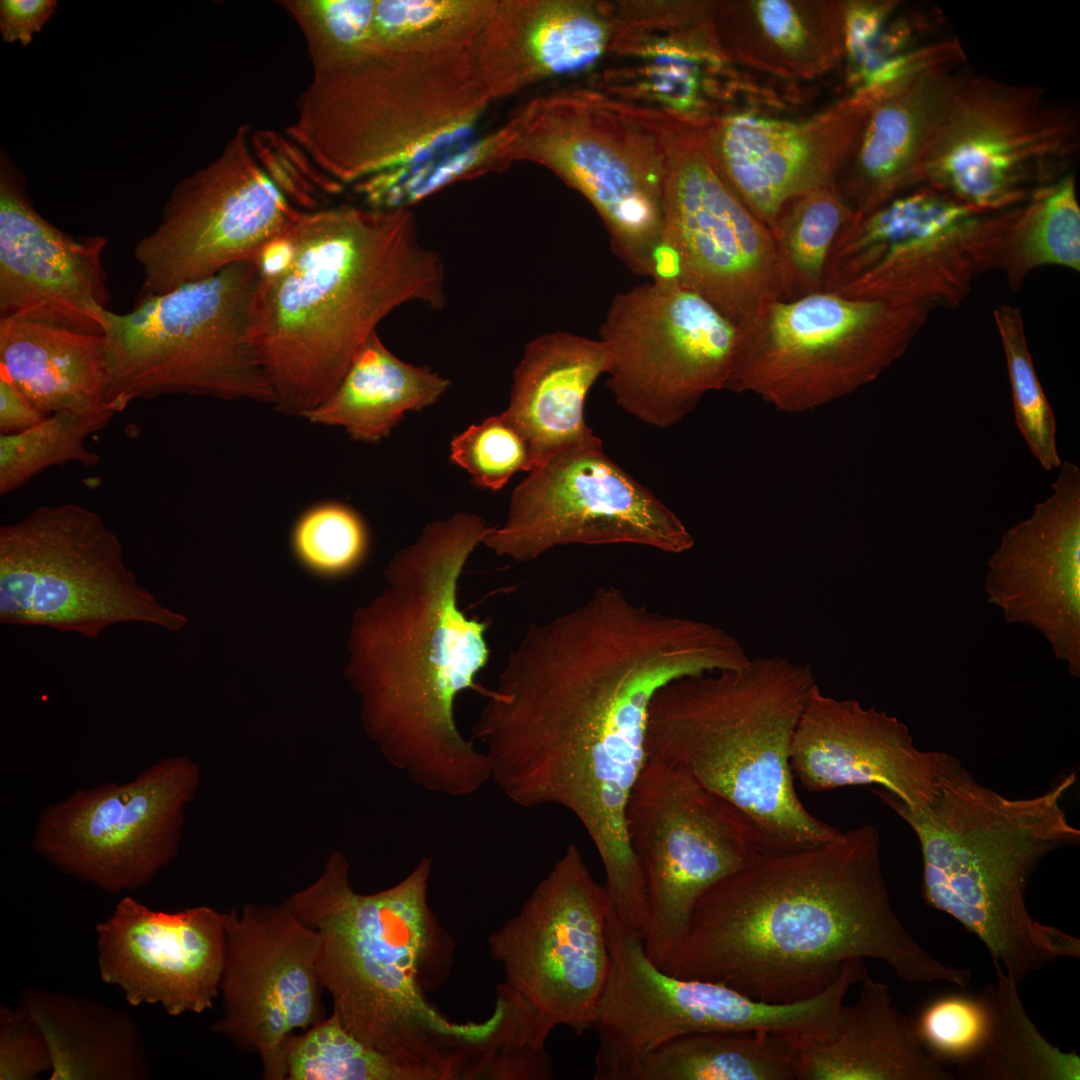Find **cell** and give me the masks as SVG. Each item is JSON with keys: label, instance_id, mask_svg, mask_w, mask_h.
Instances as JSON below:
<instances>
[{"label": "cell", "instance_id": "cell-37", "mask_svg": "<svg viewBox=\"0 0 1080 1080\" xmlns=\"http://www.w3.org/2000/svg\"><path fill=\"white\" fill-rule=\"evenodd\" d=\"M449 385L430 368L399 359L375 331L332 395L303 416L312 423L340 426L355 440L375 443L388 436L406 412L434 404Z\"/></svg>", "mask_w": 1080, "mask_h": 1080}, {"label": "cell", "instance_id": "cell-39", "mask_svg": "<svg viewBox=\"0 0 1080 1080\" xmlns=\"http://www.w3.org/2000/svg\"><path fill=\"white\" fill-rule=\"evenodd\" d=\"M980 994L987 1014L983 1043L957 1066L963 1080H1080V1057L1051 1044L1028 1015L1018 983L1000 968Z\"/></svg>", "mask_w": 1080, "mask_h": 1080}, {"label": "cell", "instance_id": "cell-35", "mask_svg": "<svg viewBox=\"0 0 1080 1080\" xmlns=\"http://www.w3.org/2000/svg\"><path fill=\"white\" fill-rule=\"evenodd\" d=\"M0 372V377L46 415L62 411L111 412L107 407L108 358L102 333L2 318Z\"/></svg>", "mask_w": 1080, "mask_h": 1080}, {"label": "cell", "instance_id": "cell-48", "mask_svg": "<svg viewBox=\"0 0 1080 1080\" xmlns=\"http://www.w3.org/2000/svg\"><path fill=\"white\" fill-rule=\"evenodd\" d=\"M898 0H844L843 39L846 84L858 90L866 79L894 59L906 45Z\"/></svg>", "mask_w": 1080, "mask_h": 1080}, {"label": "cell", "instance_id": "cell-28", "mask_svg": "<svg viewBox=\"0 0 1080 1080\" xmlns=\"http://www.w3.org/2000/svg\"><path fill=\"white\" fill-rule=\"evenodd\" d=\"M227 921L228 912L209 906L159 912L125 896L96 926L100 976L132 1006L203 1013L220 992Z\"/></svg>", "mask_w": 1080, "mask_h": 1080}, {"label": "cell", "instance_id": "cell-43", "mask_svg": "<svg viewBox=\"0 0 1080 1080\" xmlns=\"http://www.w3.org/2000/svg\"><path fill=\"white\" fill-rule=\"evenodd\" d=\"M284 1060L288 1080H420L352 1035L334 1011L304 1034H292Z\"/></svg>", "mask_w": 1080, "mask_h": 1080}, {"label": "cell", "instance_id": "cell-21", "mask_svg": "<svg viewBox=\"0 0 1080 1080\" xmlns=\"http://www.w3.org/2000/svg\"><path fill=\"white\" fill-rule=\"evenodd\" d=\"M200 777L197 763L176 755L128 782L78 789L41 811L33 848L62 872L108 893L141 888L178 854L185 809Z\"/></svg>", "mask_w": 1080, "mask_h": 1080}, {"label": "cell", "instance_id": "cell-52", "mask_svg": "<svg viewBox=\"0 0 1080 1080\" xmlns=\"http://www.w3.org/2000/svg\"><path fill=\"white\" fill-rule=\"evenodd\" d=\"M54 0L0 1V32L7 43L20 42L26 46L33 35L41 31L54 14Z\"/></svg>", "mask_w": 1080, "mask_h": 1080}, {"label": "cell", "instance_id": "cell-34", "mask_svg": "<svg viewBox=\"0 0 1080 1080\" xmlns=\"http://www.w3.org/2000/svg\"><path fill=\"white\" fill-rule=\"evenodd\" d=\"M609 365L608 349L599 339L557 331L526 345L504 412L528 440L535 467L554 452L596 436L585 420V401Z\"/></svg>", "mask_w": 1080, "mask_h": 1080}, {"label": "cell", "instance_id": "cell-9", "mask_svg": "<svg viewBox=\"0 0 1080 1080\" xmlns=\"http://www.w3.org/2000/svg\"><path fill=\"white\" fill-rule=\"evenodd\" d=\"M258 278L253 260L159 295L139 296L126 313L103 312L107 407L168 394L253 399L274 394L249 339Z\"/></svg>", "mask_w": 1080, "mask_h": 1080}, {"label": "cell", "instance_id": "cell-4", "mask_svg": "<svg viewBox=\"0 0 1080 1080\" xmlns=\"http://www.w3.org/2000/svg\"><path fill=\"white\" fill-rule=\"evenodd\" d=\"M286 233L288 261L258 273L249 339L274 403L303 416L332 395L393 310L411 301L443 307L445 274L410 209L297 211Z\"/></svg>", "mask_w": 1080, "mask_h": 1080}, {"label": "cell", "instance_id": "cell-18", "mask_svg": "<svg viewBox=\"0 0 1080 1080\" xmlns=\"http://www.w3.org/2000/svg\"><path fill=\"white\" fill-rule=\"evenodd\" d=\"M599 335L610 365L606 382L627 413L658 428L679 423L704 394L727 389L740 329L672 278L618 293Z\"/></svg>", "mask_w": 1080, "mask_h": 1080}, {"label": "cell", "instance_id": "cell-51", "mask_svg": "<svg viewBox=\"0 0 1080 1080\" xmlns=\"http://www.w3.org/2000/svg\"><path fill=\"white\" fill-rule=\"evenodd\" d=\"M52 1069L47 1039L21 1007L0 1006V1079L31 1080Z\"/></svg>", "mask_w": 1080, "mask_h": 1080}, {"label": "cell", "instance_id": "cell-44", "mask_svg": "<svg viewBox=\"0 0 1080 1080\" xmlns=\"http://www.w3.org/2000/svg\"><path fill=\"white\" fill-rule=\"evenodd\" d=\"M114 414L62 411L24 431L0 435V494L16 490L45 469L68 462L93 466L98 454L85 441Z\"/></svg>", "mask_w": 1080, "mask_h": 1080}, {"label": "cell", "instance_id": "cell-27", "mask_svg": "<svg viewBox=\"0 0 1080 1080\" xmlns=\"http://www.w3.org/2000/svg\"><path fill=\"white\" fill-rule=\"evenodd\" d=\"M102 235L74 236L34 208L7 155L0 165V319L102 333L110 293Z\"/></svg>", "mask_w": 1080, "mask_h": 1080}, {"label": "cell", "instance_id": "cell-40", "mask_svg": "<svg viewBox=\"0 0 1080 1080\" xmlns=\"http://www.w3.org/2000/svg\"><path fill=\"white\" fill-rule=\"evenodd\" d=\"M1045 265L1080 271V206L1071 172L1037 190L1021 206L1007 234L998 266L1017 290L1027 274Z\"/></svg>", "mask_w": 1080, "mask_h": 1080}, {"label": "cell", "instance_id": "cell-42", "mask_svg": "<svg viewBox=\"0 0 1080 1080\" xmlns=\"http://www.w3.org/2000/svg\"><path fill=\"white\" fill-rule=\"evenodd\" d=\"M854 216L837 187L813 190L785 207L772 232L783 299L823 290L832 246Z\"/></svg>", "mask_w": 1080, "mask_h": 1080}, {"label": "cell", "instance_id": "cell-1", "mask_svg": "<svg viewBox=\"0 0 1080 1080\" xmlns=\"http://www.w3.org/2000/svg\"><path fill=\"white\" fill-rule=\"evenodd\" d=\"M749 660L723 628L603 586L529 625L488 689L471 739L512 802L557 805L578 818L599 853L612 908L634 919L647 899L625 813L647 759L651 702L671 682Z\"/></svg>", "mask_w": 1080, "mask_h": 1080}, {"label": "cell", "instance_id": "cell-11", "mask_svg": "<svg viewBox=\"0 0 1080 1080\" xmlns=\"http://www.w3.org/2000/svg\"><path fill=\"white\" fill-rule=\"evenodd\" d=\"M1076 109L1044 88L962 66L945 96L922 166V185L966 205L1001 212L1074 172Z\"/></svg>", "mask_w": 1080, "mask_h": 1080}, {"label": "cell", "instance_id": "cell-38", "mask_svg": "<svg viewBox=\"0 0 1080 1080\" xmlns=\"http://www.w3.org/2000/svg\"><path fill=\"white\" fill-rule=\"evenodd\" d=\"M796 1046L765 1030L691 1032L638 1057L619 1080H795Z\"/></svg>", "mask_w": 1080, "mask_h": 1080}, {"label": "cell", "instance_id": "cell-23", "mask_svg": "<svg viewBox=\"0 0 1080 1080\" xmlns=\"http://www.w3.org/2000/svg\"><path fill=\"white\" fill-rule=\"evenodd\" d=\"M246 128L222 154L183 178L160 223L134 246L142 268L140 296L159 295L253 260L296 215L274 179L253 158Z\"/></svg>", "mask_w": 1080, "mask_h": 1080}, {"label": "cell", "instance_id": "cell-47", "mask_svg": "<svg viewBox=\"0 0 1080 1080\" xmlns=\"http://www.w3.org/2000/svg\"><path fill=\"white\" fill-rule=\"evenodd\" d=\"M285 6L306 37L314 70L352 60L367 50L376 0H296Z\"/></svg>", "mask_w": 1080, "mask_h": 1080}, {"label": "cell", "instance_id": "cell-20", "mask_svg": "<svg viewBox=\"0 0 1080 1080\" xmlns=\"http://www.w3.org/2000/svg\"><path fill=\"white\" fill-rule=\"evenodd\" d=\"M482 544L523 563L570 544H635L680 554L694 546V538L594 436L531 470L513 491L505 522L489 527Z\"/></svg>", "mask_w": 1080, "mask_h": 1080}, {"label": "cell", "instance_id": "cell-49", "mask_svg": "<svg viewBox=\"0 0 1080 1080\" xmlns=\"http://www.w3.org/2000/svg\"><path fill=\"white\" fill-rule=\"evenodd\" d=\"M450 459L470 474L476 486L492 491L501 489L515 473L530 472L536 465L528 440L505 412L456 435Z\"/></svg>", "mask_w": 1080, "mask_h": 1080}, {"label": "cell", "instance_id": "cell-29", "mask_svg": "<svg viewBox=\"0 0 1080 1080\" xmlns=\"http://www.w3.org/2000/svg\"><path fill=\"white\" fill-rule=\"evenodd\" d=\"M939 751H923L898 718L856 700L810 691L794 732L790 767L811 792L879 785L917 809L932 796Z\"/></svg>", "mask_w": 1080, "mask_h": 1080}, {"label": "cell", "instance_id": "cell-8", "mask_svg": "<svg viewBox=\"0 0 1080 1080\" xmlns=\"http://www.w3.org/2000/svg\"><path fill=\"white\" fill-rule=\"evenodd\" d=\"M816 684L809 665L778 655L671 682L650 705L647 757L734 806L759 831L767 852L825 844L840 832L804 807L789 760Z\"/></svg>", "mask_w": 1080, "mask_h": 1080}, {"label": "cell", "instance_id": "cell-30", "mask_svg": "<svg viewBox=\"0 0 1080 1080\" xmlns=\"http://www.w3.org/2000/svg\"><path fill=\"white\" fill-rule=\"evenodd\" d=\"M613 16L610 2L497 0L476 50L485 89L495 100L591 69L607 55Z\"/></svg>", "mask_w": 1080, "mask_h": 1080}, {"label": "cell", "instance_id": "cell-13", "mask_svg": "<svg viewBox=\"0 0 1080 1080\" xmlns=\"http://www.w3.org/2000/svg\"><path fill=\"white\" fill-rule=\"evenodd\" d=\"M1021 206L983 211L929 186L915 187L854 216L832 246L823 290L853 299L955 308L978 276L997 268Z\"/></svg>", "mask_w": 1080, "mask_h": 1080}, {"label": "cell", "instance_id": "cell-5", "mask_svg": "<svg viewBox=\"0 0 1080 1080\" xmlns=\"http://www.w3.org/2000/svg\"><path fill=\"white\" fill-rule=\"evenodd\" d=\"M431 857L392 887L361 894L350 865L332 850L319 877L282 900L321 937L317 972L343 1026L373 1050L413 1070L420 1080H466L500 1022L455 1023L425 998L447 968L446 932L428 904Z\"/></svg>", "mask_w": 1080, "mask_h": 1080}, {"label": "cell", "instance_id": "cell-3", "mask_svg": "<svg viewBox=\"0 0 1080 1080\" xmlns=\"http://www.w3.org/2000/svg\"><path fill=\"white\" fill-rule=\"evenodd\" d=\"M489 527L457 512L427 524L385 571L382 593L355 614L347 676L368 736L422 789L452 797L491 781L489 763L455 719L465 690L489 661L487 621L459 606L464 567Z\"/></svg>", "mask_w": 1080, "mask_h": 1080}, {"label": "cell", "instance_id": "cell-46", "mask_svg": "<svg viewBox=\"0 0 1080 1080\" xmlns=\"http://www.w3.org/2000/svg\"><path fill=\"white\" fill-rule=\"evenodd\" d=\"M293 552L309 572L324 578L345 576L365 560L369 534L362 517L337 502L315 505L296 521Z\"/></svg>", "mask_w": 1080, "mask_h": 1080}, {"label": "cell", "instance_id": "cell-7", "mask_svg": "<svg viewBox=\"0 0 1080 1080\" xmlns=\"http://www.w3.org/2000/svg\"><path fill=\"white\" fill-rule=\"evenodd\" d=\"M475 52L372 50L317 70L290 134L341 184L385 198L433 187L477 137L492 98Z\"/></svg>", "mask_w": 1080, "mask_h": 1080}, {"label": "cell", "instance_id": "cell-2", "mask_svg": "<svg viewBox=\"0 0 1080 1080\" xmlns=\"http://www.w3.org/2000/svg\"><path fill=\"white\" fill-rule=\"evenodd\" d=\"M863 958L909 983L965 988L972 977L937 960L904 927L870 825L814 848L754 856L702 895L659 968L790 1004L819 995L848 961Z\"/></svg>", "mask_w": 1080, "mask_h": 1080}, {"label": "cell", "instance_id": "cell-33", "mask_svg": "<svg viewBox=\"0 0 1080 1080\" xmlns=\"http://www.w3.org/2000/svg\"><path fill=\"white\" fill-rule=\"evenodd\" d=\"M844 0L714 1L717 40L735 63L803 84L843 64Z\"/></svg>", "mask_w": 1080, "mask_h": 1080}, {"label": "cell", "instance_id": "cell-14", "mask_svg": "<svg viewBox=\"0 0 1080 1080\" xmlns=\"http://www.w3.org/2000/svg\"><path fill=\"white\" fill-rule=\"evenodd\" d=\"M137 581L100 515L76 503L40 506L0 528V622L98 638L108 627L186 624Z\"/></svg>", "mask_w": 1080, "mask_h": 1080}, {"label": "cell", "instance_id": "cell-19", "mask_svg": "<svg viewBox=\"0 0 1080 1080\" xmlns=\"http://www.w3.org/2000/svg\"><path fill=\"white\" fill-rule=\"evenodd\" d=\"M713 1L614 3L613 33L596 89L632 104L703 123L739 113L774 114L783 86L731 60L713 25Z\"/></svg>", "mask_w": 1080, "mask_h": 1080}, {"label": "cell", "instance_id": "cell-12", "mask_svg": "<svg viewBox=\"0 0 1080 1080\" xmlns=\"http://www.w3.org/2000/svg\"><path fill=\"white\" fill-rule=\"evenodd\" d=\"M932 310L826 290L774 300L739 327L727 389L788 411L850 394L905 353Z\"/></svg>", "mask_w": 1080, "mask_h": 1080}, {"label": "cell", "instance_id": "cell-17", "mask_svg": "<svg viewBox=\"0 0 1080 1080\" xmlns=\"http://www.w3.org/2000/svg\"><path fill=\"white\" fill-rule=\"evenodd\" d=\"M625 824L646 891L644 947L660 967L702 895L767 850L744 814L651 757L630 792Z\"/></svg>", "mask_w": 1080, "mask_h": 1080}, {"label": "cell", "instance_id": "cell-53", "mask_svg": "<svg viewBox=\"0 0 1080 1080\" xmlns=\"http://www.w3.org/2000/svg\"><path fill=\"white\" fill-rule=\"evenodd\" d=\"M48 415L33 406L7 379L0 377V430L10 434L31 428Z\"/></svg>", "mask_w": 1080, "mask_h": 1080}, {"label": "cell", "instance_id": "cell-24", "mask_svg": "<svg viewBox=\"0 0 1080 1080\" xmlns=\"http://www.w3.org/2000/svg\"><path fill=\"white\" fill-rule=\"evenodd\" d=\"M320 946V934L281 904L228 911L223 1014L211 1030L257 1055L263 1079H286L285 1042L323 1019Z\"/></svg>", "mask_w": 1080, "mask_h": 1080}, {"label": "cell", "instance_id": "cell-32", "mask_svg": "<svg viewBox=\"0 0 1080 1080\" xmlns=\"http://www.w3.org/2000/svg\"><path fill=\"white\" fill-rule=\"evenodd\" d=\"M842 1004L832 1031L797 1041L798 1080H955L925 1047L916 1019L893 1003L887 984L866 976Z\"/></svg>", "mask_w": 1080, "mask_h": 1080}, {"label": "cell", "instance_id": "cell-22", "mask_svg": "<svg viewBox=\"0 0 1080 1080\" xmlns=\"http://www.w3.org/2000/svg\"><path fill=\"white\" fill-rule=\"evenodd\" d=\"M610 901L570 844L518 913L489 939L507 988L555 1027L591 1029L609 966Z\"/></svg>", "mask_w": 1080, "mask_h": 1080}, {"label": "cell", "instance_id": "cell-16", "mask_svg": "<svg viewBox=\"0 0 1080 1080\" xmlns=\"http://www.w3.org/2000/svg\"><path fill=\"white\" fill-rule=\"evenodd\" d=\"M608 974L592 1028L598 1037L595 1080H619L635 1059L682 1034L765 1030L792 1038L825 1033L827 994L790 1003L754 1000L721 983L675 977L648 957L644 939L610 907Z\"/></svg>", "mask_w": 1080, "mask_h": 1080}, {"label": "cell", "instance_id": "cell-25", "mask_svg": "<svg viewBox=\"0 0 1080 1080\" xmlns=\"http://www.w3.org/2000/svg\"><path fill=\"white\" fill-rule=\"evenodd\" d=\"M878 99L872 91L849 92L802 119L733 114L708 123L706 137L726 183L772 233L794 199L836 187Z\"/></svg>", "mask_w": 1080, "mask_h": 1080}, {"label": "cell", "instance_id": "cell-26", "mask_svg": "<svg viewBox=\"0 0 1080 1080\" xmlns=\"http://www.w3.org/2000/svg\"><path fill=\"white\" fill-rule=\"evenodd\" d=\"M1052 493L1009 528L987 561L984 591L1007 622L1029 626L1080 677V469L1062 462Z\"/></svg>", "mask_w": 1080, "mask_h": 1080}, {"label": "cell", "instance_id": "cell-15", "mask_svg": "<svg viewBox=\"0 0 1080 1080\" xmlns=\"http://www.w3.org/2000/svg\"><path fill=\"white\" fill-rule=\"evenodd\" d=\"M665 155L663 228L656 277L672 278L738 327L783 299L770 230L726 183L706 125L643 107Z\"/></svg>", "mask_w": 1080, "mask_h": 1080}, {"label": "cell", "instance_id": "cell-45", "mask_svg": "<svg viewBox=\"0 0 1080 1080\" xmlns=\"http://www.w3.org/2000/svg\"><path fill=\"white\" fill-rule=\"evenodd\" d=\"M993 318L1007 362L1016 425L1041 467L1058 469L1062 461L1056 444V420L1033 365L1021 310L1000 304L993 310Z\"/></svg>", "mask_w": 1080, "mask_h": 1080}, {"label": "cell", "instance_id": "cell-41", "mask_svg": "<svg viewBox=\"0 0 1080 1080\" xmlns=\"http://www.w3.org/2000/svg\"><path fill=\"white\" fill-rule=\"evenodd\" d=\"M497 0H376L369 45L407 53L477 49Z\"/></svg>", "mask_w": 1080, "mask_h": 1080}, {"label": "cell", "instance_id": "cell-10", "mask_svg": "<svg viewBox=\"0 0 1080 1080\" xmlns=\"http://www.w3.org/2000/svg\"><path fill=\"white\" fill-rule=\"evenodd\" d=\"M508 162L540 164L601 217L613 252L654 277L663 228L665 155L641 106L596 88L537 96L507 120Z\"/></svg>", "mask_w": 1080, "mask_h": 1080}, {"label": "cell", "instance_id": "cell-6", "mask_svg": "<svg viewBox=\"0 0 1080 1080\" xmlns=\"http://www.w3.org/2000/svg\"><path fill=\"white\" fill-rule=\"evenodd\" d=\"M1075 780L1072 772L1040 795L1011 799L939 751L935 790L924 806L911 809L873 789L918 839L926 904L973 933L994 968L1018 984L1061 958L1080 957L1078 938L1039 922L1027 905L1040 862L1080 840L1062 807Z\"/></svg>", "mask_w": 1080, "mask_h": 1080}, {"label": "cell", "instance_id": "cell-50", "mask_svg": "<svg viewBox=\"0 0 1080 1080\" xmlns=\"http://www.w3.org/2000/svg\"><path fill=\"white\" fill-rule=\"evenodd\" d=\"M916 1019L926 1049L942 1063H964L981 1047L987 1014L979 997L947 994L928 1003Z\"/></svg>", "mask_w": 1080, "mask_h": 1080}, {"label": "cell", "instance_id": "cell-31", "mask_svg": "<svg viewBox=\"0 0 1080 1080\" xmlns=\"http://www.w3.org/2000/svg\"><path fill=\"white\" fill-rule=\"evenodd\" d=\"M962 66L916 75L873 103L836 183L855 217L922 185L925 154L951 81Z\"/></svg>", "mask_w": 1080, "mask_h": 1080}, {"label": "cell", "instance_id": "cell-36", "mask_svg": "<svg viewBox=\"0 0 1080 1080\" xmlns=\"http://www.w3.org/2000/svg\"><path fill=\"white\" fill-rule=\"evenodd\" d=\"M21 1006L43 1031L51 1080H145L151 1068L140 1028L126 1011L86 997L27 988Z\"/></svg>", "mask_w": 1080, "mask_h": 1080}]
</instances>
